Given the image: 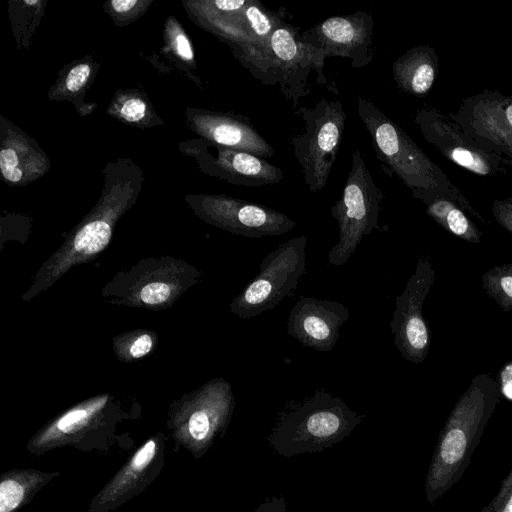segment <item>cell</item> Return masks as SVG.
Masks as SVG:
<instances>
[{"mask_svg":"<svg viewBox=\"0 0 512 512\" xmlns=\"http://www.w3.org/2000/svg\"><path fill=\"white\" fill-rule=\"evenodd\" d=\"M152 338L149 334H142L131 344L129 354L134 358L147 355L152 348Z\"/></svg>","mask_w":512,"mask_h":512,"instance_id":"32","label":"cell"},{"mask_svg":"<svg viewBox=\"0 0 512 512\" xmlns=\"http://www.w3.org/2000/svg\"><path fill=\"white\" fill-rule=\"evenodd\" d=\"M213 144V143H212ZM217 156L207 154V168L210 174L231 184L248 187L276 185L283 178V172L263 158L248 152L213 144Z\"/></svg>","mask_w":512,"mask_h":512,"instance_id":"18","label":"cell"},{"mask_svg":"<svg viewBox=\"0 0 512 512\" xmlns=\"http://www.w3.org/2000/svg\"><path fill=\"white\" fill-rule=\"evenodd\" d=\"M194 199L197 212L205 221L233 234L252 238L280 236L296 226L287 215L264 205L225 195Z\"/></svg>","mask_w":512,"mask_h":512,"instance_id":"11","label":"cell"},{"mask_svg":"<svg viewBox=\"0 0 512 512\" xmlns=\"http://www.w3.org/2000/svg\"><path fill=\"white\" fill-rule=\"evenodd\" d=\"M493 215L496 221L512 233V198L496 200L493 204Z\"/></svg>","mask_w":512,"mask_h":512,"instance_id":"31","label":"cell"},{"mask_svg":"<svg viewBox=\"0 0 512 512\" xmlns=\"http://www.w3.org/2000/svg\"><path fill=\"white\" fill-rule=\"evenodd\" d=\"M356 104L357 113L370 134L378 160L412 191L415 198L425 202L433 197L446 196L480 218L457 189L450 188L443 172L402 128L369 100L357 96Z\"/></svg>","mask_w":512,"mask_h":512,"instance_id":"2","label":"cell"},{"mask_svg":"<svg viewBox=\"0 0 512 512\" xmlns=\"http://www.w3.org/2000/svg\"><path fill=\"white\" fill-rule=\"evenodd\" d=\"M169 32L170 43L175 53L184 61H193V49L185 31L178 25H173Z\"/></svg>","mask_w":512,"mask_h":512,"instance_id":"29","label":"cell"},{"mask_svg":"<svg viewBox=\"0 0 512 512\" xmlns=\"http://www.w3.org/2000/svg\"><path fill=\"white\" fill-rule=\"evenodd\" d=\"M171 288L163 282L149 283L141 289L140 298L147 305H159L169 299Z\"/></svg>","mask_w":512,"mask_h":512,"instance_id":"30","label":"cell"},{"mask_svg":"<svg viewBox=\"0 0 512 512\" xmlns=\"http://www.w3.org/2000/svg\"><path fill=\"white\" fill-rule=\"evenodd\" d=\"M92 74V67L89 63H79L72 67L65 76L63 89L69 94L78 93L88 83Z\"/></svg>","mask_w":512,"mask_h":512,"instance_id":"27","label":"cell"},{"mask_svg":"<svg viewBox=\"0 0 512 512\" xmlns=\"http://www.w3.org/2000/svg\"><path fill=\"white\" fill-rule=\"evenodd\" d=\"M150 2L140 0H112L107 3L117 23H127L141 15Z\"/></svg>","mask_w":512,"mask_h":512,"instance_id":"26","label":"cell"},{"mask_svg":"<svg viewBox=\"0 0 512 512\" xmlns=\"http://www.w3.org/2000/svg\"><path fill=\"white\" fill-rule=\"evenodd\" d=\"M482 512H512V470L502 482L490 505Z\"/></svg>","mask_w":512,"mask_h":512,"instance_id":"28","label":"cell"},{"mask_svg":"<svg viewBox=\"0 0 512 512\" xmlns=\"http://www.w3.org/2000/svg\"><path fill=\"white\" fill-rule=\"evenodd\" d=\"M301 38L327 57L350 59L354 68L365 67L374 58V20L366 12L329 17L302 32Z\"/></svg>","mask_w":512,"mask_h":512,"instance_id":"12","label":"cell"},{"mask_svg":"<svg viewBox=\"0 0 512 512\" xmlns=\"http://www.w3.org/2000/svg\"><path fill=\"white\" fill-rule=\"evenodd\" d=\"M252 512H287L284 496H272L260 503Z\"/></svg>","mask_w":512,"mask_h":512,"instance_id":"33","label":"cell"},{"mask_svg":"<svg viewBox=\"0 0 512 512\" xmlns=\"http://www.w3.org/2000/svg\"><path fill=\"white\" fill-rule=\"evenodd\" d=\"M60 472L13 469L0 475V512H19Z\"/></svg>","mask_w":512,"mask_h":512,"instance_id":"21","label":"cell"},{"mask_svg":"<svg viewBox=\"0 0 512 512\" xmlns=\"http://www.w3.org/2000/svg\"><path fill=\"white\" fill-rule=\"evenodd\" d=\"M127 165L119 167L109 164L106 167V184L102 197L76 231L70 245L66 246L65 254L60 259L61 267L66 268L89 258L102 251L110 242L113 223L134 201L140 188L141 175L136 174L137 167L131 168Z\"/></svg>","mask_w":512,"mask_h":512,"instance_id":"7","label":"cell"},{"mask_svg":"<svg viewBox=\"0 0 512 512\" xmlns=\"http://www.w3.org/2000/svg\"><path fill=\"white\" fill-rule=\"evenodd\" d=\"M498 384L500 393L512 401V362L502 367Z\"/></svg>","mask_w":512,"mask_h":512,"instance_id":"34","label":"cell"},{"mask_svg":"<svg viewBox=\"0 0 512 512\" xmlns=\"http://www.w3.org/2000/svg\"><path fill=\"white\" fill-rule=\"evenodd\" d=\"M4 129V128H2ZM5 130V129H4ZM2 132L0 170L6 182L26 185L49 169V162L36 144L11 129Z\"/></svg>","mask_w":512,"mask_h":512,"instance_id":"19","label":"cell"},{"mask_svg":"<svg viewBox=\"0 0 512 512\" xmlns=\"http://www.w3.org/2000/svg\"><path fill=\"white\" fill-rule=\"evenodd\" d=\"M437 61L432 49L418 46L394 60L393 77L398 87L412 95H424L433 85Z\"/></svg>","mask_w":512,"mask_h":512,"instance_id":"20","label":"cell"},{"mask_svg":"<svg viewBox=\"0 0 512 512\" xmlns=\"http://www.w3.org/2000/svg\"><path fill=\"white\" fill-rule=\"evenodd\" d=\"M112 104L114 113L131 124L143 123L151 115V109L147 101L137 94L121 95L116 97Z\"/></svg>","mask_w":512,"mask_h":512,"instance_id":"25","label":"cell"},{"mask_svg":"<svg viewBox=\"0 0 512 512\" xmlns=\"http://www.w3.org/2000/svg\"><path fill=\"white\" fill-rule=\"evenodd\" d=\"M500 397L498 382L477 374L456 402L440 434L425 482V495L434 503L458 481Z\"/></svg>","mask_w":512,"mask_h":512,"instance_id":"1","label":"cell"},{"mask_svg":"<svg viewBox=\"0 0 512 512\" xmlns=\"http://www.w3.org/2000/svg\"><path fill=\"white\" fill-rule=\"evenodd\" d=\"M165 438L150 437L92 498L87 512H110L145 491L160 474L165 460Z\"/></svg>","mask_w":512,"mask_h":512,"instance_id":"13","label":"cell"},{"mask_svg":"<svg viewBox=\"0 0 512 512\" xmlns=\"http://www.w3.org/2000/svg\"><path fill=\"white\" fill-rule=\"evenodd\" d=\"M481 281L487 295L502 311L512 310V263L487 270Z\"/></svg>","mask_w":512,"mask_h":512,"instance_id":"24","label":"cell"},{"mask_svg":"<svg viewBox=\"0 0 512 512\" xmlns=\"http://www.w3.org/2000/svg\"><path fill=\"white\" fill-rule=\"evenodd\" d=\"M306 244L307 237L300 235L271 251L260 263V272L233 299L230 311L240 318H253L291 294L306 272Z\"/></svg>","mask_w":512,"mask_h":512,"instance_id":"6","label":"cell"},{"mask_svg":"<svg viewBox=\"0 0 512 512\" xmlns=\"http://www.w3.org/2000/svg\"><path fill=\"white\" fill-rule=\"evenodd\" d=\"M235 399L231 386L223 379L208 385L185 410L169 422L171 436L178 446L195 459L202 458L222 436L231 420Z\"/></svg>","mask_w":512,"mask_h":512,"instance_id":"8","label":"cell"},{"mask_svg":"<svg viewBox=\"0 0 512 512\" xmlns=\"http://www.w3.org/2000/svg\"><path fill=\"white\" fill-rule=\"evenodd\" d=\"M427 214L454 236L472 244H479L482 232L464 213L459 203L446 196L433 197L424 202Z\"/></svg>","mask_w":512,"mask_h":512,"instance_id":"22","label":"cell"},{"mask_svg":"<svg viewBox=\"0 0 512 512\" xmlns=\"http://www.w3.org/2000/svg\"><path fill=\"white\" fill-rule=\"evenodd\" d=\"M304 132L295 135L290 144L302 167L303 177L311 192L321 191L327 184L342 140L346 113L338 100L321 98L314 108L301 107Z\"/></svg>","mask_w":512,"mask_h":512,"instance_id":"5","label":"cell"},{"mask_svg":"<svg viewBox=\"0 0 512 512\" xmlns=\"http://www.w3.org/2000/svg\"><path fill=\"white\" fill-rule=\"evenodd\" d=\"M26 4H30V5H33V4H36L37 1H25Z\"/></svg>","mask_w":512,"mask_h":512,"instance_id":"35","label":"cell"},{"mask_svg":"<svg viewBox=\"0 0 512 512\" xmlns=\"http://www.w3.org/2000/svg\"><path fill=\"white\" fill-rule=\"evenodd\" d=\"M298 31L299 28L282 19L272 33L267 48L273 83L280 85L283 95L294 105L299 98L310 94L307 80L311 70L317 71L319 83H326L323 72L326 54L304 42Z\"/></svg>","mask_w":512,"mask_h":512,"instance_id":"10","label":"cell"},{"mask_svg":"<svg viewBox=\"0 0 512 512\" xmlns=\"http://www.w3.org/2000/svg\"><path fill=\"white\" fill-rule=\"evenodd\" d=\"M242 19L255 43L264 49L268 48L270 37L282 18L256 0H248L242 10Z\"/></svg>","mask_w":512,"mask_h":512,"instance_id":"23","label":"cell"},{"mask_svg":"<svg viewBox=\"0 0 512 512\" xmlns=\"http://www.w3.org/2000/svg\"><path fill=\"white\" fill-rule=\"evenodd\" d=\"M106 403V396L99 397L66 411L40 429L29 440L26 450L33 456L69 445L88 450V440H94L96 429L102 424Z\"/></svg>","mask_w":512,"mask_h":512,"instance_id":"15","label":"cell"},{"mask_svg":"<svg viewBox=\"0 0 512 512\" xmlns=\"http://www.w3.org/2000/svg\"><path fill=\"white\" fill-rule=\"evenodd\" d=\"M383 193L376 185L359 149L352 154L342 197L331 213L339 227V240L328 254L334 266L345 264L356 252L362 239L380 229L379 216Z\"/></svg>","mask_w":512,"mask_h":512,"instance_id":"4","label":"cell"},{"mask_svg":"<svg viewBox=\"0 0 512 512\" xmlns=\"http://www.w3.org/2000/svg\"><path fill=\"white\" fill-rule=\"evenodd\" d=\"M349 317L348 308L338 301L301 297L290 310L287 333L305 347L328 352Z\"/></svg>","mask_w":512,"mask_h":512,"instance_id":"14","label":"cell"},{"mask_svg":"<svg viewBox=\"0 0 512 512\" xmlns=\"http://www.w3.org/2000/svg\"><path fill=\"white\" fill-rule=\"evenodd\" d=\"M435 280V269L429 257L418 259L401 294L395 299V309L389 323L394 345L401 356L414 364L428 356L431 335L423 315V305Z\"/></svg>","mask_w":512,"mask_h":512,"instance_id":"9","label":"cell"},{"mask_svg":"<svg viewBox=\"0 0 512 512\" xmlns=\"http://www.w3.org/2000/svg\"><path fill=\"white\" fill-rule=\"evenodd\" d=\"M188 119L192 129L210 143L248 152L263 159L274 155L271 145L244 116L194 110Z\"/></svg>","mask_w":512,"mask_h":512,"instance_id":"16","label":"cell"},{"mask_svg":"<svg viewBox=\"0 0 512 512\" xmlns=\"http://www.w3.org/2000/svg\"><path fill=\"white\" fill-rule=\"evenodd\" d=\"M444 120L436 111L422 109L415 122L425 139L459 166L479 175H490L501 168L488 152L473 144L468 136L461 138Z\"/></svg>","mask_w":512,"mask_h":512,"instance_id":"17","label":"cell"},{"mask_svg":"<svg viewBox=\"0 0 512 512\" xmlns=\"http://www.w3.org/2000/svg\"><path fill=\"white\" fill-rule=\"evenodd\" d=\"M362 419L340 397L318 390L278 418L268 443L286 458L318 453L343 441Z\"/></svg>","mask_w":512,"mask_h":512,"instance_id":"3","label":"cell"}]
</instances>
